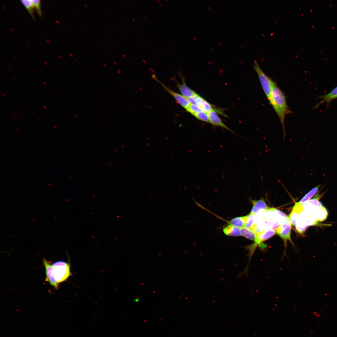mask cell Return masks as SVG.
Here are the masks:
<instances>
[{"instance_id":"cell-1","label":"cell","mask_w":337,"mask_h":337,"mask_svg":"<svg viewBox=\"0 0 337 337\" xmlns=\"http://www.w3.org/2000/svg\"><path fill=\"white\" fill-rule=\"evenodd\" d=\"M268 100L281 121L283 129V139L284 140L286 136L285 119L286 115L292 112L287 104L286 97L284 93L276 82L271 90Z\"/></svg>"},{"instance_id":"cell-2","label":"cell","mask_w":337,"mask_h":337,"mask_svg":"<svg viewBox=\"0 0 337 337\" xmlns=\"http://www.w3.org/2000/svg\"><path fill=\"white\" fill-rule=\"evenodd\" d=\"M52 266L54 276L59 284L66 281L72 275L69 262L58 261L54 262Z\"/></svg>"},{"instance_id":"cell-3","label":"cell","mask_w":337,"mask_h":337,"mask_svg":"<svg viewBox=\"0 0 337 337\" xmlns=\"http://www.w3.org/2000/svg\"><path fill=\"white\" fill-rule=\"evenodd\" d=\"M254 63L253 67L257 74L264 92L269 100L271 90L275 82L263 71L256 60H254Z\"/></svg>"},{"instance_id":"cell-4","label":"cell","mask_w":337,"mask_h":337,"mask_svg":"<svg viewBox=\"0 0 337 337\" xmlns=\"http://www.w3.org/2000/svg\"><path fill=\"white\" fill-rule=\"evenodd\" d=\"M292 223L289 217L282 222L276 230V233L284 240H288L292 243L291 232Z\"/></svg>"},{"instance_id":"cell-5","label":"cell","mask_w":337,"mask_h":337,"mask_svg":"<svg viewBox=\"0 0 337 337\" xmlns=\"http://www.w3.org/2000/svg\"><path fill=\"white\" fill-rule=\"evenodd\" d=\"M43 264L45 267L46 273V281L56 290H58L59 284L54 276L52 264L51 262L45 258L42 259Z\"/></svg>"},{"instance_id":"cell-6","label":"cell","mask_w":337,"mask_h":337,"mask_svg":"<svg viewBox=\"0 0 337 337\" xmlns=\"http://www.w3.org/2000/svg\"><path fill=\"white\" fill-rule=\"evenodd\" d=\"M152 77L155 80L161 85L164 89L174 98L179 105L184 109H185L186 110L188 108L190 104L188 102L186 98L185 97L182 95L176 93L168 88L159 81L155 75H152Z\"/></svg>"},{"instance_id":"cell-7","label":"cell","mask_w":337,"mask_h":337,"mask_svg":"<svg viewBox=\"0 0 337 337\" xmlns=\"http://www.w3.org/2000/svg\"><path fill=\"white\" fill-rule=\"evenodd\" d=\"M337 99V86L334 88L329 93L324 95L318 96L317 100H320L315 106L313 107L314 109H317L321 105L326 103V107L328 108L330 102L335 99Z\"/></svg>"},{"instance_id":"cell-8","label":"cell","mask_w":337,"mask_h":337,"mask_svg":"<svg viewBox=\"0 0 337 337\" xmlns=\"http://www.w3.org/2000/svg\"><path fill=\"white\" fill-rule=\"evenodd\" d=\"M322 196V195L319 196H317L315 198L302 204V210L305 211L311 212L321 208L323 206L319 200Z\"/></svg>"},{"instance_id":"cell-9","label":"cell","mask_w":337,"mask_h":337,"mask_svg":"<svg viewBox=\"0 0 337 337\" xmlns=\"http://www.w3.org/2000/svg\"><path fill=\"white\" fill-rule=\"evenodd\" d=\"M179 76L182 81V84L179 83L176 81V80L174 79L176 81V85L181 95L186 98H188L196 95L197 94L186 85L185 82L184 78L182 75L179 74Z\"/></svg>"},{"instance_id":"cell-10","label":"cell","mask_w":337,"mask_h":337,"mask_svg":"<svg viewBox=\"0 0 337 337\" xmlns=\"http://www.w3.org/2000/svg\"><path fill=\"white\" fill-rule=\"evenodd\" d=\"M208 114L209 123L212 125L219 126L239 136L222 122V120L215 111L212 110L208 113Z\"/></svg>"},{"instance_id":"cell-11","label":"cell","mask_w":337,"mask_h":337,"mask_svg":"<svg viewBox=\"0 0 337 337\" xmlns=\"http://www.w3.org/2000/svg\"><path fill=\"white\" fill-rule=\"evenodd\" d=\"M276 232L272 228H269L257 234V237L260 244V247L265 249L266 246L262 242L271 238L276 234Z\"/></svg>"},{"instance_id":"cell-12","label":"cell","mask_w":337,"mask_h":337,"mask_svg":"<svg viewBox=\"0 0 337 337\" xmlns=\"http://www.w3.org/2000/svg\"><path fill=\"white\" fill-rule=\"evenodd\" d=\"M242 236L245 237L255 242L254 244L257 246L258 245L260 247V244L258 239L257 234L252 229L244 227L240 228Z\"/></svg>"},{"instance_id":"cell-13","label":"cell","mask_w":337,"mask_h":337,"mask_svg":"<svg viewBox=\"0 0 337 337\" xmlns=\"http://www.w3.org/2000/svg\"><path fill=\"white\" fill-rule=\"evenodd\" d=\"M253 205L250 213L255 215L269 208L263 198L257 201H253Z\"/></svg>"},{"instance_id":"cell-14","label":"cell","mask_w":337,"mask_h":337,"mask_svg":"<svg viewBox=\"0 0 337 337\" xmlns=\"http://www.w3.org/2000/svg\"><path fill=\"white\" fill-rule=\"evenodd\" d=\"M195 102L203 111L207 113L213 110L214 109L210 104L198 94L196 96Z\"/></svg>"},{"instance_id":"cell-15","label":"cell","mask_w":337,"mask_h":337,"mask_svg":"<svg viewBox=\"0 0 337 337\" xmlns=\"http://www.w3.org/2000/svg\"><path fill=\"white\" fill-rule=\"evenodd\" d=\"M223 231L227 236L234 237L242 236L240 228L231 224L224 228Z\"/></svg>"},{"instance_id":"cell-16","label":"cell","mask_w":337,"mask_h":337,"mask_svg":"<svg viewBox=\"0 0 337 337\" xmlns=\"http://www.w3.org/2000/svg\"><path fill=\"white\" fill-rule=\"evenodd\" d=\"M320 186V185H319L313 188L306 194L299 202L296 203L300 205H302L309 201L312 197L317 193Z\"/></svg>"},{"instance_id":"cell-17","label":"cell","mask_w":337,"mask_h":337,"mask_svg":"<svg viewBox=\"0 0 337 337\" xmlns=\"http://www.w3.org/2000/svg\"><path fill=\"white\" fill-rule=\"evenodd\" d=\"M247 217V215L245 216L238 217L231 220L229 222L231 225L239 228L244 227Z\"/></svg>"},{"instance_id":"cell-18","label":"cell","mask_w":337,"mask_h":337,"mask_svg":"<svg viewBox=\"0 0 337 337\" xmlns=\"http://www.w3.org/2000/svg\"><path fill=\"white\" fill-rule=\"evenodd\" d=\"M315 214L318 222H322L325 220L327 218L328 214L326 209L323 207L316 210Z\"/></svg>"},{"instance_id":"cell-19","label":"cell","mask_w":337,"mask_h":337,"mask_svg":"<svg viewBox=\"0 0 337 337\" xmlns=\"http://www.w3.org/2000/svg\"><path fill=\"white\" fill-rule=\"evenodd\" d=\"M21 3L27 9L28 12L31 15L32 18L34 20L33 15L34 6L32 4V0H22L21 1Z\"/></svg>"},{"instance_id":"cell-20","label":"cell","mask_w":337,"mask_h":337,"mask_svg":"<svg viewBox=\"0 0 337 337\" xmlns=\"http://www.w3.org/2000/svg\"><path fill=\"white\" fill-rule=\"evenodd\" d=\"M193 115L199 120L206 122L209 123L208 113L204 111L199 112Z\"/></svg>"},{"instance_id":"cell-21","label":"cell","mask_w":337,"mask_h":337,"mask_svg":"<svg viewBox=\"0 0 337 337\" xmlns=\"http://www.w3.org/2000/svg\"><path fill=\"white\" fill-rule=\"evenodd\" d=\"M254 216L255 215L251 213H250L247 215V220L245 225V227L252 229L255 225L254 222Z\"/></svg>"},{"instance_id":"cell-22","label":"cell","mask_w":337,"mask_h":337,"mask_svg":"<svg viewBox=\"0 0 337 337\" xmlns=\"http://www.w3.org/2000/svg\"><path fill=\"white\" fill-rule=\"evenodd\" d=\"M186 110L193 115L199 112L203 111L200 107L196 104H190Z\"/></svg>"},{"instance_id":"cell-23","label":"cell","mask_w":337,"mask_h":337,"mask_svg":"<svg viewBox=\"0 0 337 337\" xmlns=\"http://www.w3.org/2000/svg\"><path fill=\"white\" fill-rule=\"evenodd\" d=\"M32 1L34 7L36 8L38 15L40 16H41L42 14L40 7V1L39 0H32Z\"/></svg>"},{"instance_id":"cell-24","label":"cell","mask_w":337,"mask_h":337,"mask_svg":"<svg viewBox=\"0 0 337 337\" xmlns=\"http://www.w3.org/2000/svg\"><path fill=\"white\" fill-rule=\"evenodd\" d=\"M196 95L192 97L186 98L187 100L190 104H196L195 102V98Z\"/></svg>"},{"instance_id":"cell-25","label":"cell","mask_w":337,"mask_h":337,"mask_svg":"<svg viewBox=\"0 0 337 337\" xmlns=\"http://www.w3.org/2000/svg\"><path fill=\"white\" fill-rule=\"evenodd\" d=\"M139 299L138 298H136L135 299V300H134V301L135 302H139Z\"/></svg>"},{"instance_id":"cell-26","label":"cell","mask_w":337,"mask_h":337,"mask_svg":"<svg viewBox=\"0 0 337 337\" xmlns=\"http://www.w3.org/2000/svg\"><path fill=\"white\" fill-rule=\"evenodd\" d=\"M43 107L44 108H45V109H47V107L46 106H45V105L43 106Z\"/></svg>"},{"instance_id":"cell-27","label":"cell","mask_w":337,"mask_h":337,"mask_svg":"<svg viewBox=\"0 0 337 337\" xmlns=\"http://www.w3.org/2000/svg\"><path fill=\"white\" fill-rule=\"evenodd\" d=\"M12 76V77H12V79H13V80H14V81H16V79H15V77H13V76Z\"/></svg>"},{"instance_id":"cell-28","label":"cell","mask_w":337,"mask_h":337,"mask_svg":"<svg viewBox=\"0 0 337 337\" xmlns=\"http://www.w3.org/2000/svg\"><path fill=\"white\" fill-rule=\"evenodd\" d=\"M43 84H44V85H46V83L45 82H43Z\"/></svg>"},{"instance_id":"cell-29","label":"cell","mask_w":337,"mask_h":337,"mask_svg":"<svg viewBox=\"0 0 337 337\" xmlns=\"http://www.w3.org/2000/svg\"><path fill=\"white\" fill-rule=\"evenodd\" d=\"M2 95L3 96H5V94H4L2 93Z\"/></svg>"},{"instance_id":"cell-30","label":"cell","mask_w":337,"mask_h":337,"mask_svg":"<svg viewBox=\"0 0 337 337\" xmlns=\"http://www.w3.org/2000/svg\"><path fill=\"white\" fill-rule=\"evenodd\" d=\"M38 119H39V120H41V119H40V118H38Z\"/></svg>"},{"instance_id":"cell-31","label":"cell","mask_w":337,"mask_h":337,"mask_svg":"<svg viewBox=\"0 0 337 337\" xmlns=\"http://www.w3.org/2000/svg\"><path fill=\"white\" fill-rule=\"evenodd\" d=\"M85 6L86 7H87V6L86 4H85Z\"/></svg>"},{"instance_id":"cell-32","label":"cell","mask_w":337,"mask_h":337,"mask_svg":"<svg viewBox=\"0 0 337 337\" xmlns=\"http://www.w3.org/2000/svg\"><path fill=\"white\" fill-rule=\"evenodd\" d=\"M59 95H60V96H62V95H61V94H60Z\"/></svg>"},{"instance_id":"cell-33","label":"cell","mask_w":337,"mask_h":337,"mask_svg":"<svg viewBox=\"0 0 337 337\" xmlns=\"http://www.w3.org/2000/svg\"><path fill=\"white\" fill-rule=\"evenodd\" d=\"M74 59L76 61H77V60H76V59Z\"/></svg>"}]
</instances>
